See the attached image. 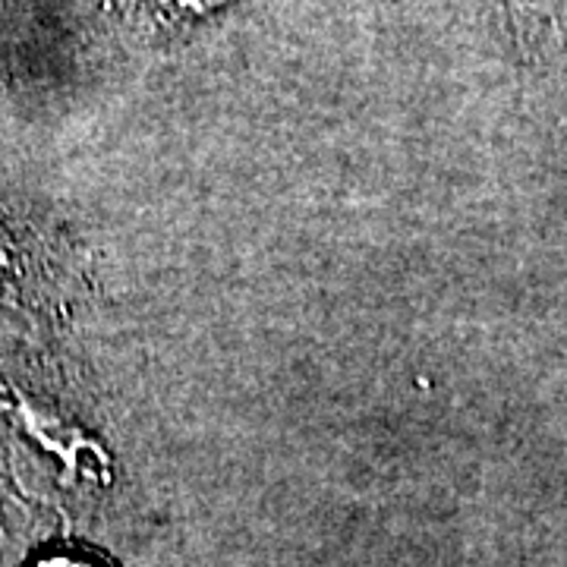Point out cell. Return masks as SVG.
Returning <instances> with one entry per match:
<instances>
[{"instance_id":"obj_1","label":"cell","mask_w":567,"mask_h":567,"mask_svg":"<svg viewBox=\"0 0 567 567\" xmlns=\"http://www.w3.org/2000/svg\"><path fill=\"white\" fill-rule=\"evenodd\" d=\"M35 567H102L99 561H92V558H82V555H51V558H44Z\"/></svg>"}]
</instances>
